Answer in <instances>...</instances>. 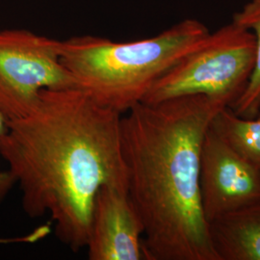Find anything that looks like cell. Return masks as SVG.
I'll return each instance as SVG.
<instances>
[{"label": "cell", "instance_id": "cell-7", "mask_svg": "<svg viewBox=\"0 0 260 260\" xmlns=\"http://www.w3.org/2000/svg\"><path fill=\"white\" fill-rule=\"evenodd\" d=\"M143 234V224L128 189L103 186L93 202L86 245L89 259H145Z\"/></svg>", "mask_w": 260, "mask_h": 260}, {"label": "cell", "instance_id": "cell-6", "mask_svg": "<svg viewBox=\"0 0 260 260\" xmlns=\"http://www.w3.org/2000/svg\"><path fill=\"white\" fill-rule=\"evenodd\" d=\"M200 188L203 211L209 223L260 201V171L208 127L201 151Z\"/></svg>", "mask_w": 260, "mask_h": 260}, {"label": "cell", "instance_id": "cell-4", "mask_svg": "<svg viewBox=\"0 0 260 260\" xmlns=\"http://www.w3.org/2000/svg\"><path fill=\"white\" fill-rule=\"evenodd\" d=\"M255 58V38L232 21L184 56L150 89L142 103L203 94L232 106L245 91Z\"/></svg>", "mask_w": 260, "mask_h": 260}, {"label": "cell", "instance_id": "cell-8", "mask_svg": "<svg viewBox=\"0 0 260 260\" xmlns=\"http://www.w3.org/2000/svg\"><path fill=\"white\" fill-rule=\"evenodd\" d=\"M219 260H260V201L208 223Z\"/></svg>", "mask_w": 260, "mask_h": 260}, {"label": "cell", "instance_id": "cell-3", "mask_svg": "<svg viewBox=\"0 0 260 260\" xmlns=\"http://www.w3.org/2000/svg\"><path fill=\"white\" fill-rule=\"evenodd\" d=\"M209 34L203 22L186 19L154 37L133 42L75 36L61 41V58L94 103L124 115Z\"/></svg>", "mask_w": 260, "mask_h": 260}, {"label": "cell", "instance_id": "cell-11", "mask_svg": "<svg viewBox=\"0 0 260 260\" xmlns=\"http://www.w3.org/2000/svg\"><path fill=\"white\" fill-rule=\"evenodd\" d=\"M8 129V121L0 114V136ZM16 184V180L10 174L9 171L0 172V204L6 199L10 191Z\"/></svg>", "mask_w": 260, "mask_h": 260}, {"label": "cell", "instance_id": "cell-1", "mask_svg": "<svg viewBox=\"0 0 260 260\" xmlns=\"http://www.w3.org/2000/svg\"><path fill=\"white\" fill-rule=\"evenodd\" d=\"M121 114L79 88L47 90L27 116L8 121L0 155L32 219L47 214L59 241L86 248L93 202L105 185L127 188Z\"/></svg>", "mask_w": 260, "mask_h": 260}, {"label": "cell", "instance_id": "cell-2", "mask_svg": "<svg viewBox=\"0 0 260 260\" xmlns=\"http://www.w3.org/2000/svg\"><path fill=\"white\" fill-rule=\"evenodd\" d=\"M224 103L203 94L141 103L121 116L127 189L147 260H219L203 211L201 151Z\"/></svg>", "mask_w": 260, "mask_h": 260}, {"label": "cell", "instance_id": "cell-5", "mask_svg": "<svg viewBox=\"0 0 260 260\" xmlns=\"http://www.w3.org/2000/svg\"><path fill=\"white\" fill-rule=\"evenodd\" d=\"M79 88L61 58V41L26 29L0 30V114L7 121L33 111L47 90Z\"/></svg>", "mask_w": 260, "mask_h": 260}, {"label": "cell", "instance_id": "cell-10", "mask_svg": "<svg viewBox=\"0 0 260 260\" xmlns=\"http://www.w3.org/2000/svg\"><path fill=\"white\" fill-rule=\"evenodd\" d=\"M255 38V58L250 80L240 98L230 108L242 118H254L260 111V0H250L233 19Z\"/></svg>", "mask_w": 260, "mask_h": 260}, {"label": "cell", "instance_id": "cell-9", "mask_svg": "<svg viewBox=\"0 0 260 260\" xmlns=\"http://www.w3.org/2000/svg\"><path fill=\"white\" fill-rule=\"evenodd\" d=\"M209 127L238 155L260 171V112L254 118H242L226 106L214 116Z\"/></svg>", "mask_w": 260, "mask_h": 260}, {"label": "cell", "instance_id": "cell-12", "mask_svg": "<svg viewBox=\"0 0 260 260\" xmlns=\"http://www.w3.org/2000/svg\"><path fill=\"white\" fill-rule=\"evenodd\" d=\"M260 112V111H259Z\"/></svg>", "mask_w": 260, "mask_h": 260}]
</instances>
